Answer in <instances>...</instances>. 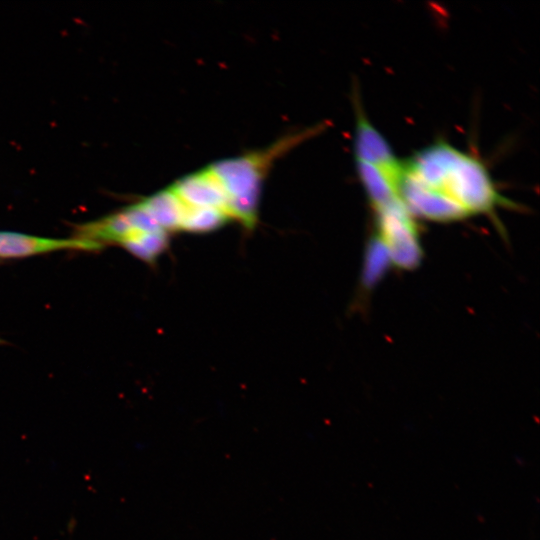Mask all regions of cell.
<instances>
[{"mask_svg":"<svg viewBox=\"0 0 540 540\" xmlns=\"http://www.w3.org/2000/svg\"><path fill=\"white\" fill-rule=\"evenodd\" d=\"M377 235L397 265L411 268L420 258L418 230L414 216L402 201L375 210Z\"/></svg>","mask_w":540,"mask_h":540,"instance_id":"cell-5","label":"cell"},{"mask_svg":"<svg viewBox=\"0 0 540 540\" xmlns=\"http://www.w3.org/2000/svg\"><path fill=\"white\" fill-rule=\"evenodd\" d=\"M0 343H3V340H2V339H0Z\"/></svg>","mask_w":540,"mask_h":540,"instance_id":"cell-7","label":"cell"},{"mask_svg":"<svg viewBox=\"0 0 540 540\" xmlns=\"http://www.w3.org/2000/svg\"><path fill=\"white\" fill-rule=\"evenodd\" d=\"M353 98L357 174L375 210L402 201V160L397 158L388 141L370 122L359 95L354 94Z\"/></svg>","mask_w":540,"mask_h":540,"instance_id":"cell-3","label":"cell"},{"mask_svg":"<svg viewBox=\"0 0 540 540\" xmlns=\"http://www.w3.org/2000/svg\"><path fill=\"white\" fill-rule=\"evenodd\" d=\"M170 234L160 227L140 202L114 214L76 227V238L117 244L133 256L154 264L169 244Z\"/></svg>","mask_w":540,"mask_h":540,"instance_id":"cell-4","label":"cell"},{"mask_svg":"<svg viewBox=\"0 0 540 540\" xmlns=\"http://www.w3.org/2000/svg\"><path fill=\"white\" fill-rule=\"evenodd\" d=\"M323 128L325 126L321 124L290 133L264 149L219 160L208 166L226 197L232 221H237L246 230L254 228L262 185L274 162Z\"/></svg>","mask_w":540,"mask_h":540,"instance_id":"cell-2","label":"cell"},{"mask_svg":"<svg viewBox=\"0 0 540 540\" xmlns=\"http://www.w3.org/2000/svg\"><path fill=\"white\" fill-rule=\"evenodd\" d=\"M402 202L413 216L454 221L507 202L482 160L438 140L402 160Z\"/></svg>","mask_w":540,"mask_h":540,"instance_id":"cell-1","label":"cell"},{"mask_svg":"<svg viewBox=\"0 0 540 540\" xmlns=\"http://www.w3.org/2000/svg\"><path fill=\"white\" fill-rule=\"evenodd\" d=\"M104 246L79 239L46 238L23 233L0 231V258H20L60 250L99 251Z\"/></svg>","mask_w":540,"mask_h":540,"instance_id":"cell-6","label":"cell"}]
</instances>
